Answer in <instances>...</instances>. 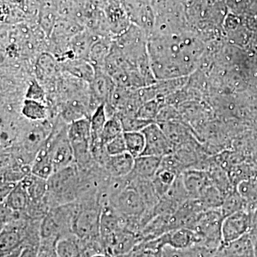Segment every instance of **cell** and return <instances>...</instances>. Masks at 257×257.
<instances>
[{
    "label": "cell",
    "mask_w": 257,
    "mask_h": 257,
    "mask_svg": "<svg viewBox=\"0 0 257 257\" xmlns=\"http://www.w3.org/2000/svg\"><path fill=\"white\" fill-rule=\"evenodd\" d=\"M162 157L141 155L135 160L133 172L130 174L137 178L152 179L160 170Z\"/></svg>",
    "instance_id": "obj_12"
},
{
    "label": "cell",
    "mask_w": 257,
    "mask_h": 257,
    "mask_svg": "<svg viewBox=\"0 0 257 257\" xmlns=\"http://www.w3.org/2000/svg\"><path fill=\"white\" fill-rule=\"evenodd\" d=\"M67 134L72 146L91 144L90 119L82 118L69 123L67 125Z\"/></svg>",
    "instance_id": "obj_13"
},
{
    "label": "cell",
    "mask_w": 257,
    "mask_h": 257,
    "mask_svg": "<svg viewBox=\"0 0 257 257\" xmlns=\"http://www.w3.org/2000/svg\"><path fill=\"white\" fill-rule=\"evenodd\" d=\"M30 199V203L41 202L46 197L48 192L47 180L29 174L21 180Z\"/></svg>",
    "instance_id": "obj_17"
},
{
    "label": "cell",
    "mask_w": 257,
    "mask_h": 257,
    "mask_svg": "<svg viewBox=\"0 0 257 257\" xmlns=\"http://www.w3.org/2000/svg\"><path fill=\"white\" fill-rule=\"evenodd\" d=\"M2 202L5 203L12 210L18 212L26 211L30 205V199L28 191L21 181L16 184L14 189Z\"/></svg>",
    "instance_id": "obj_20"
},
{
    "label": "cell",
    "mask_w": 257,
    "mask_h": 257,
    "mask_svg": "<svg viewBox=\"0 0 257 257\" xmlns=\"http://www.w3.org/2000/svg\"><path fill=\"white\" fill-rule=\"evenodd\" d=\"M160 109L157 101H147L143 105L139 108L136 116L140 119L147 120V121H155Z\"/></svg>",
    "instance_id": "obj_30"
},
{
    "label": "cell",
    "mask_w": 257,
    "mask_h": 257,
    "mask_svg": "<svg viewBox=\"0 0 257 257\" xmlns=\"http://www.w3.org/2000/svg\"><path fill=\"white\" fill-rule=\"evenodd\" d=\"M162 257H184L180 250L166 246L162 248Z\"/></svg>",
    "instance_id": "obj_34"
},
{
    "label": "cell",
    "mask_w": 257,
    "mask_h": 257,
    "mask_svg": "<svg viewBox=\"0 0 257 257\" xmlns=\"http://www.w3.org/2000/svg\"><path fill=\"white\" fill-rule=\"evenodd\" d=\"M223 245L226 257H256L254 245L249 234Z\"/></svg>",
    "instance_id": "obj_16"
},
{
    "label": "cell",
    "mask_w": 257,
    "mask_h": 257,
    "mask_svg": "<svg viewBox=\"0 0 257 257\" xmlns=\"http://www.w3.org/2000/svg\"><path fill=\"white\" fill-rule=\"evenodd\" d=\"M199 200L206 211L219 209L224 202V197L214 184L208 187L202 194Z\"/></svg>",
    "instance_id": "obj_26"
},
{
    "label": "cell",
    "mask_w": 257,
    "mask_h": 257,
    "mask_svg": "<svg viewBox=\"0 0 257 257\" xmlns=\"http://www.w3.org/2000/svg\"><path fill=\"white\" fill-rule=\"evenodd\" d=\"M79 177L75 163L55 172L48 180V192L46 197L49 202L54 204H69L77 194Z\"/></svg>",
    "instance_id": "obj_2"
},
{
    "label": "cell",
    "mask_w": 257,
    "mask_h": 257,
    "mask_svg": "<svg viewBox=\"0 0 257 257\" xmlns=\"http://www.w3.org/2000/svg\"><path fill=\"white\" fill-rule=\"evenodd\" d=\"M108 119L105 104H100L92 113L90 117L91 134L92 141L100 140L101 133Z\"/></svg>",
    "instance_id": "obj_25"
},
{
    "label": "cell",
    "mask_w": 257,
    "mask_h": 257,
    "mask_svg": "<svg viewBox=\"0 0 257 257\" xmlns=\"http://www.w3.org/2000/svg\"><path fill=\"white\" fill-rule=\"evenodd\" d=\"M45 93L43 87L37 81H30L28 89L25 93V98L43 101L45 100Z\"/></svg>",
    "instance_id": "obj_32"
},
{
    "label": "cell",
    "mask_w": 257,
    "mask_h": 257,
    "mask_svg": "<svg viewBox=\"0 0 257 257\" xmlns=\"http://www.w3.org/2000/svg\"><path fill=\"white\" fill-rule=\"evenodd\" d=\"M64 69L74 77L83 82L90 83L94 79L95 69L90 62L85 59H74L64 61Z\"/></svg>",
    "instance_id": "obj_14"
},
{
    "label": "cell",
    "mask_w": 257,
    "mask_h": 257,
    "mask_svg": "<svg viewBox=\"0 0 257 257\" xmlns=\"http://www.w3.org/2000/svg\"><path fill=\"white\" fill-rule=\"evenodd\" d=\"M142 133L145 138V149L143 155L163 157L174 152V147L169 141L162 128L157 122H153Z\"/></svg>",
    "instance_id": "obj_6"
},
{
    "label": "cell",
    "mask_w": 257,
    "mask_h": 257,
    "mask_svg": "<svg viewBox=\"0 0 257 257\" xmlns=\"http://www.w3.org/2000/svg\"><path fill=\"white\" fill-rule=\"evenodd\" d=\"M246 205L247 204L246 202L239 195L236 189H235L224 197L220 210L225 218L238 211H246Z\"/></svg>",
    "instance_id": "obj_24"
},
{
    "label": "cell",
    "mask_w": 257,
    "mask_h": 257,
    "mask_svg": "<svg viewBox=\"0 0 257 257\" xmlns=\"http://www.w3.org/2000/svg\"><path fill=\"white\" fill-rule=\"evenodd\" d=\"M135 160L128 152L121 155L109 156L104 162L106 172L115 179L124 178L132 172L135 165Z\"/></svg>",
    "instance_id": "obj_10"
},
{
    "label": "cell",
    "mask_w": 257,
    "mask_h": 257,
    "mask_svg": "<svg viewBox=\"0 0 257 257\" xmlns=\"http://www.w3.org/2000/svg\"><path fill=\"white\" fill-rule=\"evenodd\" d=\"M20 112L27 120L42 122L48 117V109L43 101L25 98L21 104Z\"/></svg>",
    "instance_id": "obj_18"
},
{
    "label": "cell",
    "mask_w": 257,
    "mask_h": 257,
    "mask_svg": "<svg viewBox=\"0 0 257 257\" xmlns=\"http://www.w3.org/2000/svg\"><path fill=\"white\" fill-rule=\"evenodd\" d=\"M150 67L157 79L182 77L192 72L200 55L195 38L152 35L147 40Z\"/></svg>",
    "instance_id": "obj_1"
},
{
    "label": "cell",
    "mask_w": 257,
    "mask_h": 257,
    "mask_svg": "<svg viewBox=\"0 0 257 257\" xmlns=\"http://www.w3.org/2000/svg\"><path fill=\"white\" fill-rule=\"evenodd\" d=\"M251 228V214L246 211H240L226 216L221 226L223 243H228L248 234Z\"/></svg>",
    "instance_id": "obj_7"
},
{
    "label": "cell",
    "mask_w": 257,
    "mask_h": 257,
    "mask_svg": "<svg viewBox=\"0 0 257 257\" xmlns=\"http://www.w3.org/2000/svg\"><path fill=\"white\" fill-rule=\"evenodd\" d=\"M177 177V175L173 172L160 168L151 179L155 192L160 199L168 192Z\"/></svg>",
    "instance_id": "obj_22"
},
{
    "label": "cell",
    "mask_w": 257,
    "mask_h": 257,
    "mask_svg": "<svg viewBox=\"0 0 257 257\" xmlns=\"http://www.w3.org/2000/svg\"><path fill=\"white\" fill-rule=\"evenodd\" d=\"M37 123L39 122L25 130L22 136L25 150L30 152H35L36 154L49 136L45 133L44 128Z\"/></svg>",
    "instance_id": "obj_19"
},
{
    "label": "cell",
    "mask_w": 257,
    "mask_h": 257,
    "mask_svg": "<svg viewBox=\"0 0 257 257\" xmlns=\"http://www.w3.org/2000/svg\"><path fill=\"white\" fill-rule=\"evenodd\" d=\"M40 245H26L24 246L18 257H37Z\"/></svg>",
    "instance_id": "obj_33"
},
{
    "label": "cell",
    "mask_w": 257,
    "mask_h": 257,
    "mask_svg": "<svg viewBox=\"0 0 257 257\" xmlns=\"http://www.w3.org/2000/svg\"><path fill=\"white\" fill-rule=\"evenodd\" d=\"M101 209L99 206H79L72 224V233L81 241H90L101 239Z\"/></svg>",
    "instance_id": "obj_3"
},
{
    "label": "cell",
    "mask_w": 257,
    "mask_h": 257,
    "mask_svg": "<svg viewBox=\"0 0 257 257\" xmlns=\"http://www.w3.org/2000/svg\"><path fill=\"white\" fill-rule=\"evenodd\" d=\"M106 151L109 156L121 155L126 152V144L124 138V133L116 137L105 145Z\"/></svg>",
    "instance_id": "obj_31"
},
{
    "label": "cell",
    "mask_w": 257,
    "mask_h": 257,
    "mask_svg": "<svg viewBox=\"0 0 257 257\" xmlns=\"http://www.w3.org/2000/svg\"><path fill=\"white\" fill-rule=\"evenodd\" d=\"M82 242L73 233L64 235L55 243L57 257H82Z\"/></svg>",
    "instance_id": "obj_15"
},
{
    "label": "cell",
    "mask_w": 257,
    "mask_h": 257,
    "mask_svg": "<svg viewBox=\"0 0 257 257\" xmlns=\"http://www.w3.org/2000/svg\"><path fill=\"white\" fill-rule=\"evenodd\" d=\"M92 257H113L111 256V255L108 254V253H97V254L94 255Z\"/></svg>",
    "instance_id": "obj_35"
},
{
    "label": "cell",
    "mask_w": 257,
    "mask_h": 257,
    "mask_svg": "<svg viewBox=\"0 0 257 257\" xmlns=\"http://www.w3.org/2000/svg\"><path fill=\"white\" fill-rule=\"evenodd\" d=\"M55 172L50 149L45 142L32 160L31 173L40 178L48 180Z\"/></svg>",
    "instance_id": "obj_11"
},
{
    "label": "cell",
    "mask_w": 257,
    "mask_h": 257,
    "mask_svg": "<svg viewBox=\"0 0 257 257\" xmlns=\"http://www.w3.org/2000/svg\"><path fill=\"white\" fill-rule=\"evenodd\" d=\"M182 176L190 199H199L204 191L213 184L207 171L189 169L184 171Z\"/></svg>",
    "instance_id": "obj_9"
},
{
    "label": "cell",
    "mask_w": 257,
    "mask_h": 257,
    "mask_svg": "<svg viewBox=\"0 0 257 257\" xmlns=\"http://www.w3.org/2000/svg\"><path fill=\"white\" fill-rule=\"evenodd\" d=\"M113 207L126 219H139L140 222L147 211L141 196L130 184L115 196Z\"/></svg>",
    "instance_id": "obj_5"
},
{
    "label": "cell",
    "mask_w": 257,
    "mask_h": 257,
    "mask_svg": "<svg viewBox=\"0 0 257 257\" xmlns=\"http://www.w3.org/2000/svg\"><path fill=\"white\" fill-rule=\"evenodd\" d=\"M122 133H124V131L121 121L118 116L114 115L108 118L101 133L100 141L105 145Z\"/></svg>",
    "instance_id": "obj_27"
},
{
    "label": "cell",
    "mask_w": 257,
    "mask_h": 257,
    "mask_svg": "<svg viewBox=\"0 0 257 257\" xmlns=\"http://www.w3.org/2000/svg\"><path fill=\"white\" fill-rule=\"evenodd\" d=\"M155 239L161 248L168 246L177 250L187 249L202 242L197 232L187 228L172 230Z\"/></svg>",
    "instance_id": "obj_8"
},
{
    "label": "cell",
    "mask_w": 257,
    "mask_h": 257,
    "mask_svg": "<svg viewBox=\"0 0 257 257\" xmlns=\"http://www.w3.org/2000/svg\"><path fill=\"white\" fill-rule=\"evenodd\" d=\"M160 168L170 171L177 176L186 170L185 167L174 152L162 157Z\"/></svg>",
    "instance_id": "obj_29"
},
{
    "label": "cell",
    "mask_w": 257,
    "mask_h": 257,
    "mask_svg": "<svg viewBox=\"0 0 257 257\" xmlns=\"http://www.w3.org/2000/svg\"><path fill=\"white\" fill-rule=\"evenodd\" d=\"M122 125L123 131L126 132H142L148 125L155 121H147L140 119L136 116H124L119 117Z\"/></svg>",
    "instance_id": "obj_28"
},
{
    "label": "cell",
    "mask_w": 257,
    "mask_h": 257,
    "mask_svg": "<svg viewBox=\"0 0 257 257\" xmlns=\"http://www.w3.org/2000/svg\"><path fill=\"white\" fill-rule=\"evenodd\" d=\"M224 219L220 209L203 211L192 230L202 237V244L211 248L219 247L223 244L221 226Z\"/></svg>",
    "instance_id": "obj_4"
},
{
    "label": "cell",
    "mask_w": 257,
    "mask_h": 257,
    "mask_svg": "<svg viewBox=\"0 0 257 257\" xmlns=\"http://www.w3.org/2000/svg\"><path fill=\"white\" fill-rule=\"evenodd\" d=\"M126 152L134 158L141 156L145 151V138L142 132H126L124 133Z\"/></svg>",
    "instance_id": "obj_23"
},
{
    "label": "cell",
    "mask_w": 257,
    "mask_h": 257,
    "mask_svg": "<svg viewBox=\"0 0 257 257\" xmlns=\"http://www.w3.org/2000/svg\"><path fill=\"white\" fill-rule=\"evenodd\" d=\"M58 71V64L55 57L50 54L43 53L37 62V77L49 80L55 77Z\"/></svg>",
    "instance_id": "obj_21"
}]
</instances>
